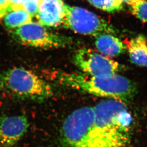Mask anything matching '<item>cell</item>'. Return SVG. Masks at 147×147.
<instances>
[{
	"label": "cell",
	"mask_w": 147,
	"mask_h": 147,
	"mask_svg": "<svg viewBox=\"0 0 147 147\" xmlns=\"http://www.w3.org/2000/svg\"><path fill=\"white\" fill-rule=\"evenodd\" d=\"M132 117L126 103L113 99L74 111L60 130L61 147H127Z\"/></svg>",
	"instance_id": "6da1fadb"
},
{
	"label": "cell",
	"mask_w": 147,
	"mask_h": 147,
	"mask_svg": "<svg viewBox=\"0 0 147 147\" xmlns=\"http://www.w3.org/2000/svg\"><path fill=\"white\" fill-rule=\"evenodd\" d=\"M61 84L81 92L126 103L136 94V87L130 80L116 74L94 76L80 73L58 75Z\"/></svg>",
	"instance_id": "7a4b0ae2"
},
{
	"label": "cell",
	"mask_w": 147,
	"mask_h": 147,
	"mask_svg": "<svg viewBox=\"0 0 147 147\" xmlns=\"http://www.w3.org/2000/svg\"><path fill=\"white\" fill-rule=\"evenodd\" d=\"M0 91L21 100L42 101L51 98L53 88L31 70L14 68L0 74Z\"/></svg>",
	"instance_id": "3957f363"
},
{
	"label": "cell",
	"mask_w": 147,
	"mask_h": 147,
	"mask_svg": "<svg viewBox=\"0 0 147 147\" xmlns=\"http://www.w3.org/2000/svg\"><path fill=\"white\" fill-rule=\"evenodd\" d=\"M61 24L76 33L95 37L116 32L113 27L93 13L81 7L67 5H64V16Z\"/></svg>",
	"instance_id": "277c9868"
},
{
	"label": "cell",
	"mask_w": 147,
	"mask_h": 147,
	"mask_svg": "<svg viewBox=\"0 0 147 147\" xmlns=\"http://www.w3.org/2000/svg\"><path fill=\"white\" fill-rule=\"evenodd\" d=\"M12 34L18 42L37 48L65 47L71 42L70 38L55 34L40 24L33 22L16 28Z\"/></svg>",
	"instance_id": "5b68a950"
},
{
	"label": "cell",
	"mask_w": 147,
	"mask_h": 147,
	"mask_svg": "<svg viewBox=\"0 0 147 147\" xmlns=\"http://www.w3.org/2000/svg\"><path fill=\"white\" fill-rule=\"evenodd\" d=\"M73 60L75 65L84 73L94 76L115 74L120 69L117 62L90 49L78 50L74 56Z\"/></svg>",
	"instance_id": "8992f818"
},
{
	"label": "cell",
	"mask_w": 147,
	"mask_h": 147,
	"mask_svg": "<svg viewBox=\"0 0 147 147\" xmlns=\"http://www.w3.org/2000/svg\"><path fill=\"white\" fill-rule=\"evenodd\" d=\"M29 126L24 115L0 117V147H14L25 136Z\"/></svg>",
	"instance_id": "52a82bcc"
},
{
	"label": "cell",
	"mask_w": 147,
	"mask_h": 147,
	"mask_svg": "<svg viewBox=\"0 0 147 147\" xmlns=\"http://www.w3.org/2000/svg\"><path fill=\"white\" fill-rule=\"evenodd\" d=\"M64 5L62 0H39L36 16L39 23L43 26H58L64 16Z\"/></svg>",
	"instance_id": "ba28073f"
},
{
	"label": "cell",
	"mask_w": 147,
	"mask_h": 147,
	"mask_svg": "<svg viewBox=\"0 0 147 147\" xmlns=\"http://www.w3.org/2000/svg\"><path fill=\"white\" fill-rule=\"evenodd\" d=\"M95 45L100 53L108 56H119L125 52L126 49L124 42L109 33L96 37Z\"/></svg>",
	"instance_id": "9c48e42d"
},
{
	"label": "cell",
	"mask_w": 147,
	"mask_h": 147,
	"mask_svg": "<svg viewBox=\"0 0 147 147\" xmlns=\"http://www.w3.org/2000/svg\"><path fill=\"white\" fill-rule=\"evenodd\" d=\"M124 44L132 63L147 68V40L143 35L126 40Z\"/></svg>",
	"instance_id": "30bf717a"
},
{
	"label": "cell",
	"mask_w": 147,
	"mask_h": 147,
	"mask_svg": "<svg viewBox=\"0 0 147 147\" xmlns=\"http://www.w3.org/2000/svg\"><path fill=\"white\" fill-rule=\"evenodd\" d=\"M4 18V24L9 29L16 28L31 22L32 17L24 9L13 10L8 12Z\"/></svg>",
	"instance_id": "8fae6325"
},
{
	"label": "cell",
	"mask_w": 147,
	"mask_h": 147,
	"mask_svg": "<svg viewBox=\"0 0 147 147\" xmlns=\"http://www.w3.org/2000/svg\"><path fill=\"white\" fill-rule=\"evenodd\" d=\"M89 3L100 10L113 13L122 10L123 3L119 0H87Z\"/></svg>",
	"instance_id": "7c38bea8"
},
{
	"label": "cell",
	"mask_w": 147,
	"mask_h": 147,
	"mask_svg": "<svg viewBox=\"0 0 147 147\" xmlns=\"http://www.w3.org/2000/svg\"><path fill=\"white\" fill-rule=\"evenodd\" d=\"M130 7L134 16L142 22H147V0L140 1Z\"/></svg>",
	"instance_id": "4fadbf2b"
},
{
	"label": "cell",
	"mask_w": 147,
	"mask_h": 147,
	"mask_svg": "<svg viewBox=\"0 0 147 147\" xmlns=\"http://www.w3.org/2000/svg\"><path fill=\"white\" fill-rule=\"evenodd\" d=\"M39 7V0H26L22 4V9L32 17L36 16Z\"/></svg>",
	"instance_id": "5bb4252c"
},
{
	"label": "cell",
	"mask_w": 147,
	"mask_h": 147,
	"mask_svg": "<svg viewBox=\"0 0 147 147\" xmlns=\"http://www.w3.org/2000/svg\"><path fill=\"white\" fill-rule=\"evenodd\" d=\"M11 11L10 0H0V19Z\"/></svg>",
	"instance_id": "9a60e30c"
},
{
	"label": "cell",
	"mask_w": 147,
	"mask_h": 147,
	"mask_svg": "<svg viewBox=\"0 0 147 147\" xmlns=\"http://www.w3.org/2000/svg\"><path fill=\"white\" fill-rule=\"evenodd\" d=\"M26 0H10V7L11 11L23 9L22 4Z\"/></svg>",
	"instance_id": "2e32d148"
},
{
	"label": "cell",
	"mask_w": 147,
	"mask_h": 147,
	"mask_svg": "<svg viewBox=\"0 0 147 147\" xmlns=\"http://www.w3.org/2000/svg\"><path fill=\"white\" fill-rule=\"evenodd\" d=\"M119 1H121V2H122L123 3H125L130 6L136 3L137 2H138L141 1H144V0H119Z\"/></svg>",
	"instance_id": "e0dca14e"
}]
</instances>
